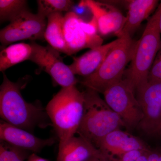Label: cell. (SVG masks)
I'll return each mask as SVG.
<instances>
[{"instance_id": "1", "label": "cell", "mask_w": 161, "mask_h": 161, "mask_svg": "<svg viewBox=\"0 0 161 161\" xmlns=\"http://www.w3.org/2000/svg\"><path fill=\"white\" fill-rule=\"evenodd\" d=\"M25 85L13 82L3 73L0 87V115L6 122L32 133L36 127L45 128L50 124L47 123L49 117L41 104L29 103L23 98L21 91Z\"/></svg>"}, {"instance_id": "2", "label": "cell", "mask_w": 161, "mask_h": 161, "mask_svg": "<svg viewBox=\"0 0 161 161\" xmlns=\"http://www.w3.org/2000/svg\"><path fill=\"white\" fill-rule=\"evenodd\" d=\"M84 98L76 86L62 88L47 105V113L59 139V148L77 134L84 110Z\"/></svg>"}, {"instance_id": "3", "label": "cell", "mask_w": 161, "mask_h": 161, "mask_svg": "<svg viewBox=\"0 0 161 161\" xmlns=\"http://www.w3.org/2000/svg\"><path fill=\"white\" fill-rule=\"evenodd\" d=\"M161 1L153 14L147 22L140 39L136 44L129 69L124 79L135 91L147 84L150 69L161 47L159 21Z\"/></svg>"}, {"instance_id": "4", "label": "cell", "mask_w": 161, "mask_h": 161, "mask_svg": "<svg viewBox=\"0 0 161 161\" xmlns=\"http://www.w3.org/2000/svg\"><path fill=\"white\" fill-rule=\"evenodd\" d=\"M83 93V115L77 134L96 147L107 134L125 125L98 92L86 88Z\"/></svg>"}, {"instance_id": "5", "label": "cell", "mask_w": 161, "mask_h": 161, "mask_svg": "<svg viewBox=\"0 0 161 161\" xmlns=\"http://www.w3.org/2000/svg\"><path fill=\"white\" fill-rule=\"evenodd\" d=\"M118 38V42L110 50L97 70L80 81L84 86L103 94L109 87L123 78L126 67L132 60L136 41L126 34Z\"/></svg>"}, {"instance_id": "6", "label": "cell", "mask_w": 161, "mask_h": 161, "mask_svg": "<svg viewBox=\"0 0 161 161\" xmlns=\"http://www.w3.org/2000/svg\"><path fill=\"white\" fill-rule=\"evenodd\" d=\"M135 92L123 78L104 92V100L130 130L138 127L143 117L142 110Z\"/></svg>"}, {"instance_id": "7", "label": "cell", "mask_w": 161, "mask_h": 161, "mask_svg": "<svg viewBox=\"0 0 161 161\" xmlns=\"http://www.w3.org/2000/svg\"><path fill=\"white\" fill-rule=\"evenodd\" d=\"M63 30L69 56L85 48L91 49L103 45V39L94 17L86 22L76 13L68 12L64 15Z\"/></svg>"}, {"instance_id": "8", "label": "cell", "mask_w": 161, "mask_h": 161, "mask_svg": "<svg viewBox=\"0 0 161 161\" xmlns=\"http://www.w3.org/2000/svg\"><path fill=\"white\" fill-rule=\"evenodd\" d=\"M31 44L33 50L30 60L48 74L55 83L62 88L76 86L78 80L69 65L64 63L60 58V52L49 45L41 46L34 42Z\"/></svg>"}, {"instance_id": "9", "label": "cell", "mask_w": 161, "mask_h": 161, "mask_svg": "<svg viewBox=\"0 0 161 161\" xmlns=\"http://www.w3.org/2000/svg\"><path fill=\"white\" fill-rule=\"evenodd\" d=\"M46 18L27 11L1 30L0 41L4 46L21 40H43L47 21Z\"/></svg>"}, {"instance_id": "10", "label": "cell", "mask_w": 161, "mask_h": 161, "mask_svg": "<svg viewBox=\"0 0 161 161\" xmlns=\"http://www.w3.org/2000/svg\"><path fill=\"white\" fill-rule=\"evenodd\" d=\"M136 92L143 113L137 128L147 135H154L161 123V82H148Z\"/></svg>"}, {"instance_id": "11", "label": "cell", "mask_w": 161, "mask_h": 161, "mask_svg": "<svg viewBox=\"0 0 161 161\" xmlns=\"http://www.w3.org/2000/svg\"><path fill=\"white\" fill-rule=\"evenodd\" d=\"M83 4L95 18L101 36L113 33L117 35L123 28L126 18L115 6L106 2L93 0L84 1Z\"/></svg>"}, {"instance_id": "12", "label": "cell", "mask_w": 161, "mask_h": 161, "mask_svg": "<svg viewBox=\"0 0 161 161\" xmlns=\"http://www.w3.org/2000/svg\"><path fill=\"white\" fill-rule=\"evenodd\" d=\"M0 139L14 147L26 151L39 153L46 147L53 146L56 141L51 137L42 139L31 132L10 125L5 121L0 124Z\"/></svg>"}, {"instance_id": "13", "label": "cell", "mask_w": 161, "mask_h": 161, "mask_svg": "<svg viewBox=\"0 0 161 161\" xmlns=\"http://www.w3.org/2000/svg\"><path fill=\"white\" fill-rule=\"evenodd\" d=\"M96 147L112 159L132 150H147L149 148L141 139L120 129L107 134L101 140Z\"/></svg>"}, {"instance_id": "14", "label": "cell", "mask_w": 161, "mask_h": 161, "mask_svg": "<svg viewBox=\"0 0 161 161\" xmlns=\"http://www.w3.org/2000/svg\"><path fill=\"white\" fill-rule=\"evenodd\" d=\"M118 41L117 38L110 43L92 48L79 57L73 58V62L69 65L73 74L85 78L95 73Z\"/></svg>"}, {"instance_id": "15", "label": "cell", "mask_w": 161, "mask_h": 161, "mask_svg": "<svg viewBox=\"0 0 161 161\" xmlns=\"http://www.w3.org/2000/svg\"><path fill=\"white\" fill-rule=\"evenodd\" d=\"M157 0H131L127 1L128 13L123 28L116 35L128 34L132 37L143 22L150 16L158 6Z\"/></svg>"}, {"instance_id": "16", "label": "cell", "mask_w": 161, "mask_h": 161, "mask_svg": "<svg viewBox=\"0 0 161 161\" xmlns=\"http://www.w3.org/2000/svg\"><path fill=\"white\" fill-rule=\"evenodd\" d=\"M100 152L85 138L75 135L59 148L57 161H87Z\"/></svg>"}, {"instance_id": "17", "label": "cell", "mask_w": 161, "mask_h": 161, "mask_svg": "<svg viewBox=\"0 0 161 161\" xmlns=\"http://www.w3.org/2000/svg\"><path fill=\"white\" fill-rule=\"evenodd\" d=\"M44 40L59 52L68 55L69 52L64 33V15L61 13L53 14L47 17Z\"/></svg>"}, {"instance_id": "18", "label": "cell", "mask_w": 161, "mask_h": 161, "mask_svg": "<svg viewBox=\"0 0 161 161\" xmlns=\"http://www.w3.org/2000/svg\"><path fill=\"white\" fill-rule=\"evenodd\" d=\"M32 50L31 43H15L5 47L0 53V71L4 73L16 64L29 60Z\"/></svg>"}, {"instance_id": "19", "label": "cell", "mask_w": 161, "mask_h": 161, "mask_svg": "<svg viewBox=\"0 0 161 161\" xmlns=\"http://www.w3.org/2000/svg\"><path fill=\"white\" fill-rule=\"evenodd\" d=\"M29 11L26 0H0L1 23L11 22L25 12Z\"/></svg>"}, {"instance_id": "20", "label": "cell", "mask_w": 161, "mask_h": 161, "mask_svg": "<svg viewBox=\"0 0 161 161\" xmlns=\"http://www.w3.org/2000/svg\"><path fill=\"white\" fill-rule=\"evenodd\" d=\"M37 14L47 18L50 15L69 11L74 4L71 0H38Z\"/></svg>"}, {"instance_id": "21", "label": "cell", "mask_w": 161, "mask_h": 161, "mask_svg": "<svg viewBox=\"0 0 161 161\" xmlns=\"http://www.w3.org/2000/svg\"><path fill=\"white\" fill-rule=\"evenodd\" d=\"M27 152L1 141L0 161H24L28 157Z\"/></svg>"}, {"instance_id": "22", "label": "cell", "mask_w": 161, "mask_h": 161, "mask_svg": "<svg viewBox=\"0 0 161 161\" xmlns=\"http://www.w3.org/2000/svg\"><path fill=\"white\" fill-rule=\"evenodd\" d=\"M148 82H161V47L150 69Z\"/></svg>"}, {"instance_id": "23", "label": "cell", "mask_w": 161, "mask_h": 161, "mask_svg": "<svg viewBox=\"0 0 161 161\" xmlns=\"http://www.w3.org/2000/svg\"><path fill=\"white\" fill-rule=\"evenodd\" d=\"M147 155L148 161H161V148H149Z\"/></svg>"}, {"instance_id": "24", "label": "cell", "mask_w": 161, "mask_h": 161, "mask_svg": "<svg viewBox=\"0 0 161 161\" xmlns=\"http://www.w3.org/2000/svg\"><path fill=\"white\" fill-rule=\"evenodd\" d=\"M87 161H114L108 155L101 151L100 153Z\"/></svg>"}, {"instance_id": "25", "label": "cell", "mask_w": 161, "mask_h": 161, "mask_svg": "<svg viewBox=\"0 0 161 161\" xmlns=\"http://www.w3.org/2000/svg\"><path fill=\"white\" fill-rule=\"evenodd\" d=\"M27 161H48L46 159L40 157L35 153H32L28 157Z\"/></svg>"}, {"instance_id": "26", "label": "cell", "mask_w": 161, "mask_h": 161, "mask_svg": "<svg viewBox=\"0 0 161 161\" xmlns=\"http://www.w3.org/2000/svg\"><path fill=\"white\" fill-rule=\"evenodd\" d=\"M147 151L144 154H143L141 156L140 158L138 159V161H148V160H147Z\"/></svg>"}, {"instance_id": "27", "label": "cell", "mask_w": 161, "mask_h": 161, "mask_svg": "<svg viewBox=\"0 0 161 161\" xmlns=\"http://www.w3.org/2000/svg\"><path fill=\"white\" fill-rule=\"evenodd\" d=\"M154 136H161V123L160 125L159 126L158 129H157V131H156Z\"/></svg>"}, {"instance_id": "28", "label": "cell", "mask_w": 161, "mask_h": 161, "mask_svg": "<svg viewBox=\"0 0 161 161\" xmlns=\"http://www.w3.org/2000/svg\"><path fill=\"white\" fill-rule=\"evenodd\" d=\"M159 27L160 31L161 34V12L160 15L159 21Z\"/></svg>"}]
</instances>
